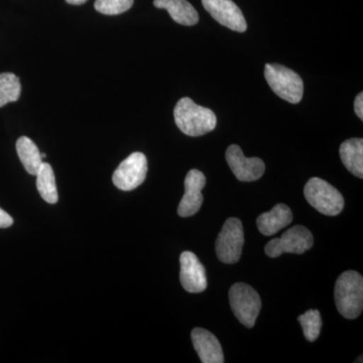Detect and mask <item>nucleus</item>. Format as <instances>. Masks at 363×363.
<instances>
[{
	"label": "nucleus",
	"instance_id": "nucleus-1",
	"mask_svg": "<svg viewBox=\"0 0 363 363\" xmlns=\"http://www.w3.org/2000/svg\"><path fill=\"white\" fill-rule=\"evenodd\" d=\"M177 126L189 136L206 135L216 128V116L211 109L196 104L191 98L179 100L174 109Z\"/></svg>",
	"mask_w": 363,
	"mask_h": 363
},
{
	"label": "nucleus",
	"instance_id": "nucleus-2",
	"mask_svg": "<svg viewBox=\"0 0 363 363\" xmlns=\"http://www.w3.org/2000/svg\"><path fill=\"white\" fill-rule=\"evenodd\" d=\"M336 307L346 319H357L363 309V278L359 272L347 271L339 277L334 290Z\"/></svg>",
	"mask_w": 363,
	"mask_h": 363
},
{
	"label": "nucleus",
	"instance_id": "nucleus-3",
	"mask_svg": "<svg viewBox=\"0 0 363 363\" xmlns=\"http://www.w3.org/2000/svg\"><path fill=\"white\" fill-rule=\"evenodd\" d=\"M264 78L272 91L281 99L297 104L304 94V83L295 71L279 64H267Z\"/></svg>",
	"mask_w": 363,
	"mask_h": 363
},
{
	"label": "nucleus",
	"instance_id": "nucleus-4",
	"mask_svg": "<svg viewBox=\"0 0 363 363\" xmlns=\"http://www.w3.org/2000/svg\"><path fill=\"white\" fill-rule=\"evenodd\" d=\"M306 200L320 213L327 216H337L344 208L343 196L328 182L320 178H312L306 184Z\"/></svg>",
	"mask_w": 363,
	"mask_h": 363
},
{
	"label": "nucleus",
	"instance_id": "nucleus-5",
	"mask_svg": "<svg viewBox=\"0 0 363 363\" xmlns=\"http://www.w3.org/2000/svg\"><path fill=\"white\" fill-rule=\"evenodd\" d=\"M229 303L238 321L252 328L262 309V300L257 291L247 284H234L229 290Z\"/></svg>",
	"mask_w": 363,
	"mask_h": 363
},
{
	"label": "nucleus",
	"instance_id": "nucleus-6",
	"mask_svg": "<svg viewBox=\"0 0 363 363\" xmlns=\"http://www.w3.org/2000/svg\"><path fill=\"white\" fill-rule=\"evenodd\" d=\"M245 245V231L240 219L228 218L218 234L215 250L217 257L224 264H233L240 259Z\"/></svg>",
	"mask_w": 363,
	"mask_h": 363
},
{
	"label": "nucleus",
	"instance_id": "nucleus-7",
	"mask_svg": "<svg viewBox=\"0 0 363 363\" xmlns=\"http://www.w3.org/2000/svg\"><path fill=\"white\" fill-rule=\"evenodd\" d=\"M314 238L307 227L296 225L286 230L279 238L269 241L264 247L267 257H279L283 253L302 255L311 250Z\"/></svg>",
	"mask_w": 363,
	"mask_h": 363
},
{
	"label": "nucleus",
	"instance_id": "nucleus-8",
	"mask_svg": "<svg viewBox=\"0 0 363 363\" xmlns=\"http://www.w3.org/2000/svg\"><path fill=\"white\" fill-rule=\"evenodd\" d=\"M147 174V157L143 152H135L121 162L112 176V182L119 190H135L145 182Z\"/></svg>",
	"mask_w": 363,
	"mask_h": 363
},
{
	"label": "nucleus",
	"instance_id": "nucleus-9",
	"mask_svg": "<svg viewBox=\"0 0 363 363\" xmlns=\"http://www.w3.org/2000/svg\"><path fill=\"white\" fill-rule=\"evenodd\" d=\"M226 161L238 180H259L266 171L264 162L259 157H247L238 145H233L226 150Z\"/></svg>",
	"mask_w": 363,
	"mask_h": 363
},
{
	"label": "nucleus",
	"instance_id": "nucleus-10",
	"mask_svg": "<svg viewBox=\"0 0 363 363\" xmlns=\"http://www.w3.org/2000/svg\"><path fill=\"white\" fill-rule=\"evenodd\" d=\"M203 6L220 25L238 33L247 30V23L240 7L233 0H202Z\"/></svg>",
	"mask_w": 363,
	"mask_h": 363
},
{
	"label": "nucleus",
	"instance_id": "nucleus-11",
	"mask_svg": "<svg viewBox=\"0 0 363 363\" xmlns=\"http://www.w3.org/2000/svg\"><path fill=\"white\" fill-rule=\"evenodd\" d=\"M206 185V177L199 169H191L185 179V194L179 204L178 214L181 217L193 216L203 204L202 190Z\"/></svg>",
	"mask_w": 363,
	"mask_h": 363
},
{
	"label": "nucleus",
	"instance_id": "nucleus-12",
	"mask_svg": "<svg viewBox=\"0 0 363 363\" xmlns=\"http://www.w3.org/2000/svg\"><path fill=\"white\" fill-rule=\"evenodd\" d=\"M180 281L189 293L204 292L207 288L206 269L194 253L184 252L180 257Z\"/></svg>",
	"mask_w": 363,
	"mask_h": 363
},
{
	"label": "nucleus",
	"instance_id": "nucleus-13",
	"mask_svg": "<svg viewBox=\"0 0 363 363\" xmlns=\"http://www.w3.org/2000/svg\"><path fill=\"white\" fill-rule=\"evenodd\" d=\"M193 345L203 363H223L224 355L220 342L211 332L195 328L191 333Z\"/></svg>",
	"mask_w": 363,
	"mask_h": 363
},
{
	"label": "nucleus",
	"instance_id": "nucleus-14",
	"mask_svg": "<svg viewBox=\"0 0 363 363\" xmlns=\"http://www.w3.org/2000/svg\"><path fill=\"white\" fill-rule=\"evenodd\" d=\"M292 221V210L285 204H278L271 211L260 214L257 217V225L260 233L271 236L278 233Z\"/></svg>",
	"mask_w": 363,
	"mask_h": 363
},
{
	"label": "nucleus",
	"instance_id": "nucleus-15",
	"mask_svg": "<svg viewBox=\"0 0 363 363\" xmlns=\"http://www.w3.org/2000/svg\"><path fill=\"white\" fill-rule=\"evenodd\" d=\"M154 6L168 11L171 18L180 25L195 26L199 21L197 11L187 0H155Z\"/></svg>",
	"mask_w": 363,
	"mask_h": 363
},
{
	"label": "nucleus",
	"instance_id": "nucleus-16",
	"mask_svg": "<svg viewBox=\"0 0 363 363\" xmlns=\"http://www.w3.org/2000/svg\"><path fill=\"white\" fill-rule=\"evenodd\" d=\"M341 161L345 168L358 178H363V140L350 138L340 145Z\"/></svg>",
	"mask_w": 363,
	"mask_h": 363
},
{
	"label": "nucleus",
	"instance_id": "nucleus-17",
	"mask_svg": "<svg viewBox=\"0 0 363 363\" xmlns=\"http://www.w3.org/2000/svg\"><path fill=\"white\" fill-rule=\"evenodd\" d=\"M16 152L23 168L30 175H37L43 164L42 154L30 138L21 136L16 142Z\"/></svg>",
	"mask_w": 363,
	"mask_h": 363
},
{
	"label": "nucleus",
	"instance_id": "nucleus-18",
	"mask_svg": "<svg viewBox=\"0 0 363 363\" xmlns=\"http://www.w3.org/2000/svg\"><path fill=\"white\" fill-rule=\"evenodd\" d=\"M37 188L40 197L49 204H56L59 200L56 178L51 164L43 162L37 173Z\"/></svg>",
	"mask_w": 363,
	"mask_h": 363
},
{
	"label": "nucleus",
	"instance_id": "nucleus-19",
	"mask_svg": "<svg viewBox=\"0 0 363 363\" xmlns=\"http://www.w3.org/2000/svg\"><path fill=\"white\" fill-rule=\"evenodd\" d=\"M21 85L20 78L13 73L0 74V107L20 99Z\"/></svg>",
	"mask_w": 363,
	"mask_h": 363
},
{
	"label": "nucleus",
	"instance_id": "nucleus-20",
	"mask_svg": "<svg viewBox=\"0 0 363 363\" xmlns=\"http://www.w3.org/2000/svg\"><path fill=\"white\" fill-rule=\"evenodd\" d=\"M298 321L302 326L305 338L310 342H314L321 332L322 319L318 310H309L305 314L298 317Z\"/></svg>",
	"mask_w": 363,
	"mask_h": 363
},
{
	"label": "nucleus",
	"instance_id": "nucleus-21",
	"mask_svg": "<svg viewBox=\"0 0 363 363\" xmlns=\"http://www.w3.org/2000/svg\"><path fill=\"white\" fill-rule=\"evenodd\" d=\"M135 0H96L94 4L98 13L106 16H117L130 11Z\"/></svg>",
	"mask_w": 363,
	"mask_h": 363
},
{
	"label": "nucleus",
	"instance_id": "nucleus-22",
	"mask_svg": "<svg viewBox=\"0 0 363 363\" xmlns=\"http://www.w3.org/2000/svg\"><path fill=\"white\" fill-rule=\"evenodd\" d=\"M13 224V217L0 208V228H9Z\"/></svg>",
	"mask_w": 363,
	"mask_h": 363
},
{
	"label": "nucleus",
	"instance_id": "nucleus-23",
	"mask_svg": "<svg viewBox=\"0 0 363 363\" xmlns=\"http://www.w3.org/2000/svg\"><path fill=\"white\" fill-rule=\"evenodd\" d=\"M354 111L360 119H363V93L360 92L354 100Z\"/></svg>",
	"mask_w": 363,
	"mask_h": 363
},
{
	"label": "nucleus",
	"instance_id": "nucleus-24",
	"mask_svg": "<svg viewBox=\"0 0 363 363\" xmlns=\"http://www.w3.org/2000/svg\"><path fill=\"white\" fill-rule=\"evenodd\" d=\"M67 4H73V6H80V4H85L88 0H66Z\"/></svg>",
	"mask_w": 363,
	"mask_h": 363
},
{
	"label": "nucleus",
	"instance_id": "nucleus-25",
	"mask_svg": "<svg viewBox=\"0 0 363 363\" xmlns=\"http://www.w3.org/2000/svg\"><path fill=\"white\" fill-rule=\"evenodd\" d=\"M42 157H43V159H45V157H47V155L42 154Z\"/></svg>",
	"mask_w": 363,
	"mask_h": 363
}]
</instances>
